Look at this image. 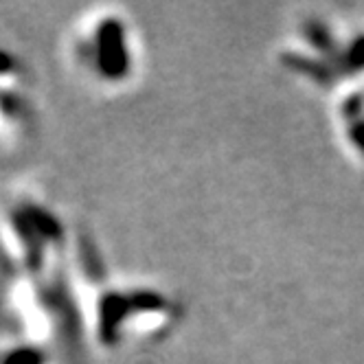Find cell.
<instances>
[{"instance_id":"cell-2","label":"cell","mask_w":364,"mask_h":364,"mask_svg":"<svg viewBox=\"0 0 364 364\" xmlns=\"http://www.w3.org/2000/svg\"><path fill=\"white\" fill-rule=\"evenodd\" d=\"M132 301L129 294L106 292L99 301V338L106 345H114L119 341V331L127 316L132 314Z\"/></svg>"},{"instance_id":"cell-6","label":"cell","mask_w":364,"mask_h":364,"mask_svg":"<svg viewBox=\"0 0 364 364\" xmlns=\"http://www.w3.org/2000/svg\"><path fill=\"white\" fill-rule=\"evenodd\" d=\"M285 64L296 68V70H301V73H305V75H309V77H314V80H318V82H329L331 80L329 68L318 64V62H314V60H309V58L288 55V58H285Z\"/></svg>"},{"instance_id":"cell-5","label":"cell","mask_w":364,"mask_h":364,"mask_svg":"<svg viewBox=\"0 0 364 364\" xmlns=\"http://www.w3.org/2000/svg\"><path fill=\"white\" fill-rule=\"evenodd\" d=\"M305 38H307L311 44H314L318 50H323V53H327V55H333V53H336L333 38H331L329 29L325 27L323 22H318V20H309V22L305 24Z\"/></svg>"},{"instance_id":"cell-9","label":"cell","mask_w":364,"mask_h":364,"mask_svg":"<svg viewBox=\"0 0 364 364\" xmlns=\"http://www.w3.org/2000/svg\"><path fill=\"white\" fill-rule=\"evenodd\" d=\"M343 66L347 70H362L364 68V36L351 42V46L343 55Z\"/></svg>"},{"instance_id":"cell-11","label":"cell","mask_w":364,"mask_h":364,"mask_svg":"<svg viewBox=\"0 0 364 364\" xmlns=\"http://www.w3.org/2000/svg\"><path fill=\"white\" fill-rule=\"evenodd\" d=\"M14 70V58L5 50H0V75H7Z\"/></svg>"},{"instance_id":"cell-8","label":"cell","mask_w":364,"mask_h":364,"mask_svg":"<svg viewBox=\"0 0 364 364\" xmlns=\"http://www.w3.org/2000/svg\"><path fill=\"white\" fill-rule=\"evenodd\" d=\"M0 364H44V353L36 347H18L9 351Z\"/></svg>"},{"instance_id":"cell-10","label":"cell","mask_w":364,"mask_h":364,"mask_svg":"<svg viewBox=\"0 0 364 364\" xmlns=\"http://www.w3.org/2000/svg\"><path fill=\"white\" fill-rule=\"evenodd\" d=\"M349 134H351L353 145L364 154V119H353V121H351Z\"/></svg>"},{"instance_id":"cell-4","label":"cell","mask_w":364,"mask_h":364,"mask_svg":"<svg viewBox=\"0 0 364 364\" xmlns=\"http://www.w3.org/2000/svg\"><path fill=\"white\" fill-rule=\"evenodd\" d=\"M16 228H18V235L24 244V252H27V262L31 268L40 266V259H42V237L36 232V228L31 226V222L24 218V213L16 215Z\"/></svg>"},{"instance_id":"cell-3","label":"cell","mask_w":364,"mask_h":364,"mask_svg":"<svg viewBox=\"0 0 364 364\" xmlns=\"http://www.w3.org/2000/svg\"><path fill=\"white\" fill-rule=\"evenodd\" d=\"M22 213L44 242H58L62 237V224L53 213H48L46 209H38V206H27Z\"/></svg>"},{"instance_id":"cell-1","label":"cell","mask_w":364,"mask_h":364,"mask_svg":"<svg viewBox=\"0 0 364 364\" xmlns=\"http://www.w3.org/2000/svg\"><path fill=\"white\" fill-rule=\"evenodd\" d=\"M95 66L103 80L121 82L129 75L125 27L119 18H106L95 31Z\"/></svg>"},{"instance_id":"cell-7","label":"cell","mask_w":364,"mask_h":364,"mask_svg":"<svg viewBox=\"0 0 364 364\" xmlns=\"http://www.w3.org/2000/svg\"><path fill=\"white\" fill-rule=\"evenodd\" d=\"M129 301H132L134 311H156L165 307V299L151 290H136L129 294Z\"/></svg>"}]
</instances>
